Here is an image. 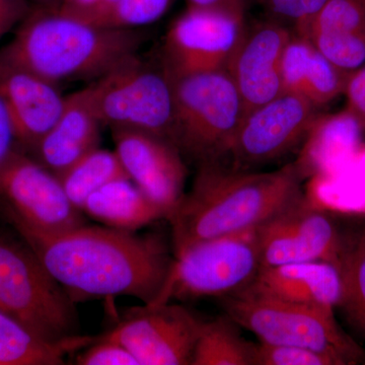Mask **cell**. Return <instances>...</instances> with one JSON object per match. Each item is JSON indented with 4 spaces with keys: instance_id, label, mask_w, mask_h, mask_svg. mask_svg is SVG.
Wrapping results in <instances>:
<instances>
[{
    "instance_id": "6da1fadb",
    "label": "cell",
    "mask_w": 365,
    "mask_h": 365,
    "mask_svg": "<svg viewBox=\"0 0 365 365\" xmlns=\"http://www.w3.org/2000/svg\"><path fill=\"white\" fill-rule=\"evenodd\" d=\"M6 217L74 302L120 295L155 304L174 264L155 235L86 225L44 235Z\"/></svg>"
},
{
    "instance_id": "7a4b0ae2",
    "label": "cell",
    "mask_w": 365,
    "mask_h": 365,
    "mask_svg": "<svg viewBox=\"0 0 365 365\" xmlns=\"http://www.w3.org/2000/svg\"><path fill=\"white\" fill-rule=\"evenodd\" d=\"M294 163L274 172L199 168L193 186L168 220L174 256L198 242L255 230L304 195Z\"/></svg>"
},
{
    "instance_id": "3957f363",
    "label": "cell",
    "mask_w": 365,
    "mask_h": 365,
    "mask_svg": "<svg viewBox=\"0 0 365 365\" xmlns=\"http://www.w3.org/2000/svg\"><path fill=\"white\" fill-rule=\"evenodd\" d=\"M18 26L13 40L0 49V64L57 86L102 78L136 55L143 39L138 30L101 28L36 6Z\"/></svg>"
},
{
    "instance_id": "277c9868",
    "label": "cell",
    "mask_w": 365,
    "mask_h": 365,
    "mask_svg": "<svg viewBox=\"0 0 365 365\" xmlns=\"http://www.w3.org/2000/svg\"><path fill=\"white\" fill-rule=\"evenodd\" d=\"M174 88L172 141L199 165L230 155L246 116L241 95L227 71L170 76Z\"/></svg>"
},
{
    "instance_id": "5b68a950",
    "label": "cell",
    "mask_w": 365,
    "mask_h": 365,
    "mask_svg": "<svg viewBox=\"0 0 365 365\" xmlns=\"http://www.w3.org/2000/svg\"><path fill=\"white\" fill-rule=\"evenodd\" d=\"M0 309L49 342L78 336L74 300L24 240L1 232Z\"/></svg>"
},
{
    "instance_id": "8992f818",
    "label": "cell",
    "mask_w": 365,
    "mask_h": 365,
    "mask_svg": "<svg viewBox=\"0 0 365 365\" xmlns=\"http://www.w3.org/2000/svg\"><path fill=\"white\" fill-rule=\"evenodd\" d=\"M225 313L271 345L297 346L328 355L337 365L356 364L364 352L335 319L334 311L237 292L223 297Z\"/></svg>"
},
{
    "instance_id": "52a82bcc",
    "label": "cell",
    "mask_w": 365,
    "mask_h": 365,
    "mask_svg": "<svg viewBox=\"0 0 365 365\" xmlns=\"http://www.w3.org/2000/svg\"><path fill=\"white\" fill-rule=\"evenodd\" d=\"M88 90L102 126L146 132L173 143L174 88L163 66H146L136 54L98 78Z\"/></svg>"
},
{
    "instance_id": "ba28073f",
    "label": "cell",
    "mask_w": 365,
    "mask_h": 365,
    "mask_svg": "<svg viewBox=\"0 0 365 365\" xmlns=\"http://www.w3.org/2000/svg\"><path fill=\"white\" fill-rule=\"evenodd\" d=\"M255 230L198 242L175 255L169 278L153 304L170 299H223L249 287L261 269Z\"/></svg>"
},
{
    "instance_id": "9c48e42d",
    "label": "cell",
    "mask_w": 365,
    "mask_h": 365,
    "mask_svg": "<svg viewBox=\"0 0 365 365\" xmlns=\"http://www.w3.org/2000/svg\"><path fill=\"white\" fill-rule=\"evenodd\" d=\"M0 205L9 215L44 235L85 225L81 209L68 198L58 177L18 150L0 172Z\"/></svg>"
},
{
    "instance_id": "30bf717a",
    "label": "cell",
    "mask_w": 365,
    "mask_h": 365,
    "mask_svg": "<svg viewBox=\"0 0 365 365\" xmlns=\"http://www.w3.org/2000/svg\"><path fill=\"white\" fill-rule=\"evenodd\" d=\"M261 268L329 262L339 265L347 241L333 218L302 195L255 230Z\"/></svg>"
},
{
    "instance_id": "8fae6325",
    "label": "cell",
    "mask_w": 365,
    "mask_h": 365,
    "mask_svg": "<svg viewBox=\"0 0 365 365\" xmlns=\"http://www.w3.org/2000/svg\"><path fill=\"white\" fill-rule=\"evenodd\" d=\"M244 19L188 7L165 36L163 68L170 76L228 71L247 33Z\"/></svg>"
},
{
    "instance_id": "7c38bea8",
    "label": "cell",
    "mask_w": 365,
    "mask_h": 365,
    "mask_svg": "<svg viewBox=\"0 0 365 365\" xmlns=\"http://www.w3.org/2000/svg\"><path fill=\"white\" fill-rule=\"evenodd\" d=\"M317 117L309 101L288 93L250 112L230 151L232 168L250 170L284 157L302 145Z\"/></svg>"
},
{
    "instance_id": "4fadbf2b",
    "label": "cell",
    "mask_w": 365,
    "mask_h": 365,
    "mask_svg": "<svg viewBox=\"0 0 365 365\" xmlns=\"http://www.w3.org/2000/svg\"><path fill=\"white\" fill-rule=\"evenodd\" d=\"M203 322L170 302L145 304L101 338L123 345L139 365H189Z\"/></svg>"
},
{
    "instance_id": "5bb4252c",
    "label": "cell",
    "mask_w": 365,
    "mask_h": 365,
    "mask_svg": "<svg viewBox=\"0 0 365 365\" xmlns=\"http://www.w3.org/2000/svg\"><path fill=\"white\" fill-rule=\"evenodd\" d=\"M115 153L127 176L158 206L165 218L184 196L187 168L175 144L162 137L130 129H114Z\"/></svg>"
},
{
    "instance_id": "9a60e30c",
    "label": "cell",
    "mask_w": 365,
    "mask_h": 365,
    "mask_svg": "<svg viewBox=\"0 0 365 365\" xmlns=\"http://www.w3.org/2000/svg\"><path fill=\"white\" fill-rule=\"evenodd\" d=\"M292 36L287 26L273 20L247 31L227 71L246 115L284 93L281 59Z\"/></svg>"
},
{
    "instance_id": "2e32d148",
    "label": "cell",
    "mask_w": 365,
    "mask_h": 365,
    "mask_svg": "<svg viewBox=\"0 0 365 365\" xmlns=\"http://www.w3.org/2000/svg\"><path fill=\"white\" fill-rule=\"evenodd\" d=\"M0 100L16 143L33 150L51 129L66 105L57 85L31 72L0 64Z\"/></svg>"
},
{
    "instance_id": "e0dca14e",
    "label": "cell",
    "mask_w": 365,
    "mask_h": 365,
    "mask_svg": "<svg viewBox=\"0 0 365 365\" xmlns=\"http://www.w3.org/2000/svg\"><path fill=\"white\" fill-rule=\"evenodd\" d=\"M242 292L335 311L342 297V278L339 268L329 262L285 264L262 267L249 287Z\"/></svg>"
},
{
    "instance_id": "ac0fdd59",
    "label": "cell",
    "mask_w": 365,
    "mask_h": 365,
    "mask_svg": "<svg viewBox=\"0 0 365 365\" xmlns=\"http://www.w3.org/2000/svg\"><path fill=\"white\" fill-rule=\"evenodd\" d=\"M101 127L88 86L69 95L57 121L33 148L36 160L59 176L98 148Z\"/></svg>"
},
{
    "instance_id": "d6986e66",
    "label": "cell",
    "mask_w": 365,
    "mask_h": 365,
    "mask_svg": "<svg viewBox=\"0 0 365 365\" xmlns=\"http://www.w3.org/2000/svg\"><path fill=\"white\" fill-rule=\"evenodd\" d=\"M365 121L351 110L318 115L294 163L302 179L332 174L340 170L361 148Z\"/></svg>"
},
{
    "instance_id": "ffe728a7",
    "label": "cell",
    "mask_w": 365,
    "mask_h": 365,
    "mask_svg": "<svg viewBox=\"0 0 365 365\" xmlns=\"http://www.w3.org/2000/svg\"><path fill=\"white\" fill-rule=\"evenodd\" d=\"M349 73L333 66L314 46L292 32L281 59L284 93L306 98L318 109L344 93Z\"/></svg>"
},
{
    "instance_id": "44dd1931",
    "label": "cell",
    "mask_w": 365,
    "mask_h": 365,
    "mask_svg": "<svg viewBox=\"0 0 365 365\" xmlns=\"http://www.w3.org/2000/svg\"><path fill=\"white\" fill-rule=\"evenodd\" d=\"M83 212L106 227L133 232L160 218L165 212L151 202L130 179H120L91 194Z\"/></svg>"
},
{
    "instance_id": "7402d4cb",
    "label": "cell",
    "mask_w": 365,
    "mask_h": 365,
    "mask_svg": "<svg viewBox=\"0 0 365 365\" xmlns=\"http://www.w3.org/2000/svg\"><path fill=\"white\" fill-rule=\"evenodd\" d=\"M93 341L78 335L61 342H49L0 309V365L63 364L68 353L78 351Z\"/></svg>"
},
{
    "instance_id": "603a6c76",
    "label": "cell",
    "mask_w": 365,
    "mask_h": 365,
    "mask_svg": "<svg viewBox=\"0 0 365 365\" xmlns=\"http://www.w3.org/2000/svg\"><path fill=\"white\" fill-rule=\"evenodd\" d=\"M227 314L203 322L192 365H253L254 343Z\"/></svg>"
},
{
    "instance_id": "cb8c5ba5",
    "label": "cell",
    "mask_w": 365,
    "mask_h": 365,
    "mask_svg": "<svg viewBox=\"0 0 365 365\" xmlns=\"http://www.w3.org/2000/svg\"><path fill=\"white\" fill-rule=\"evenodd\" d=\"M57 177L71 202L81 210L98 190L117 180L129 179L115 150L98 148Z\"/></svg>"
},
{
    "instance_id": "d4e9b609",
    "label": "cell",
    "mask_w": 365,
    "mask_h": 365,
    "mask_svg": "<svg viewBox=\"0 0 365 365\" xmlns=\"http://www.w3.org/2000/svg\"><path fill=\"white\" fill-rule=\"evenodd\" d=\"M338 268L342 278L338 307L365 337V230L357 239L347 241Z\"/></svg>"
},
{
    "instance_id": "484cf974",
    "label": "cell",
    "mask_w": 365,
    "mask_h": 365,
    "mask_svg": "<svg viewBox=\"0 0 365 365\" xmlns=\"http://www.w3.org/2000/svg\"><path fill=\"white\" fill-rule=\"evenodd\" d=\"M175 2L176 0H116L111 6L78 20L101 28L137 30L162 19Z\"/></svg>"
},
{
    "instance_id": "4316f807",
    "label": "cell",
    "mask_w": 365,
    "mask_h": 365,
    "mask_svg": "<svg viewBox=\"0 0 365 365\" xmlns=\"http://www.w3.org/2000/svg\"><path fill=\"white\" fill-rule=\"evenodd\" d=\"M316 32L365 35V0H327L312 21L295 34L306 37Z\"/></svg>"
},
{
    "instance_id": "83f0119b",
    "label": "cell",
    "mask_w": 365,
    "mask_h": 365,
    "mask_svg": "<svg viewBox=\"0 0 365 365\" xmlns=\"http://www.w3.org/2000/svg\"><path fill=\"white\" fill-rule=\"evenodd\" d=\"M304 38L341 71L349 73L365 63V35L362 34L316 32Z\"/></svg>"
},
{
    "instance_id": "f1b7e54d",
    "label": "cell",
    "mask_w": 365,
    "mask_h": 365,
    "mask_svg": "<svg viewBox=\"0 0 365 365\" xmlns=\"http://www.w3.org/2000/svg\"><path fill=\"white\" fill-rule=\"evenodd\" d=\"M253 365H337L328 355L297 346L254 343Z\"/></svg>"
},
{
    "instance_id": "f546056e",
    "label": "cell",
    "mask_w": 365,
    "mask_h": 365,
    "mask_svg": "<svg viewBox=\"0 0 365 365\" xmlns=\"http://www.w3.org/2000/svg\"><path fill=\"white\" fill-rule=\"evenodd\" d=\"M273 21L294 26L299 32L319 13L327 0H259Z\"/></svg>"
},
{
    "instance_id": "4dcf8cb0",
    "label": "cell",
    "mask_w": 365,
    "mask_h": 365,
    "mask_svg": "<svg viewBox=\"0 0 365 365\" xmlns=\"http://www.w3.org/2000/svg\"><path fill=\"white\" fill-rule=\"evenodd\" d=\"M76 359L81 365H139L138 360L116 341L98 338Z\"/></svg>"
},
{
    "instance_id": "1f68e13d",
    "label": "cell",
    "mask_w": 365,
    "mask_h": 365,
    "mask_svg": "<svg viewBox=\"0 0 365 365\" xmlns=\"http://www.w3.org/2000/svg\"><path fill=\"white\" fill-rule=\"evenodd\" d=\"M30 0H0V40L19 26L32 9Z\"/></svg>"
},
{
    "instance_id": "d6a6232c",
    "label": "cell",
    "mask_w": 365,
    "mask_h": 365,
    "mask_svg": "<svg viewBox=\"0 0 365 365\" xmlns=\"http://www.w3.org/2000/svg\"><path fill=\"white\" fill-rule=\"evenodd\" d=\"M344 93L347 96L348 109L365 121V67L349 73Z\"/></svg>"
},
{
    "instance_id": "836d02e7",
    "label": "cell",
    "mask_w": 365,
    "mask_h": 365,
    "mask_svg": "<svg viewBox=\"0 0 365 365\" xmlns=\"http://www.w3.org/2000/svg\"><path fill=\"white\" fill-rule=\"evenodd\" d=\"M116 0H61L54 11L72 18L81 19L111 6Z\"/></svg>"
},
{
    "instance_id": "e575fe53",
    "label": "cell",
    "mask_w": 365,
    "mask_h": 365,
    "mask_svg": "<svg viewBox=\"0 0 365 365\" xmlns=\"http://www.w3.org/2000/svg\"><path fill=\"white\" fill-rule=\"evenodd\" d=\"M16 139L6 107L0 100V172L16 150Z\"/></svg>"
},
{
    "instance_id": "d590c367",
    "label": "cell",
    "mask_w": 365,
    "mask_h": 365,
    "mask_svg": "<svg viewBox=\"0 0 365 365\" xmlns=\"http://www.w3.org/2000/svg\"><path fill=\"white\" fill-rule=\"evenodd\" d=\"M188 7L222 11L245 18L247 0H186Z\"/></svg>"
},
{
    "instance_id": "8d00e7d4",
    "label": "cell",
    "mask_w": 365,
    "mask_h": 365,
    "mask_svg": "<svg viewBox=\"0 0 365 365\" xmlns=\"http://www.w3.org/2000/svg\"><path fill=\"white\" fill-rule=\"evenodd\" d=\"M33 6L44 7V9H56L61 0H30Z\"/></svg>"
},
{
    "instance_id": "74e56055",
    "label": "cell",
    "mask_w": 365,
    "mask_h": 365,
    "mask_svg": "<svg viewBox=\"0 0 365 365\" xmlns=\"http://www.w3.org/2000/svg\"><path fill=\"white\" fill-rule=\"evenodd\" d=\"M364 148H365V145H364Z\"/></svg>"
}]
</instances>
